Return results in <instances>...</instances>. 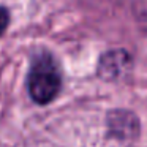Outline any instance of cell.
Instances as JSON below:
<instances>
[{"instance_id":"obj_1","label":"cell","mask_w":147,"mask_h":147,"mask_svg":"<svg viewBox=\"0 0 147 147\" xmlns=\"http://www.w3.org/2000/svg\"><path fill=\"white\" fill-rule=\"evenodd\" d=\"M62 89V73L49 54H40L32 62L27 74V92L36 105H49Z\"/></svg>"},{"instance_id":"obj_2","label":"cell","mask_w":147,"mask_h":147,"mask_svg":"<svg viewBox=\"0 0 147 147\" xmlns=\"http://www.w3.org/2000/svg\"><path fill=\"white\" fill-rule=\"evenodd\" d=\"M131 67V57L127 51L123 49H115V51H109L100 60V76L105 79L114 81L122 78Z\"/></svg>"},{"instance_id":"obj_3","label":"cell","mask_w":147,"mask_h":147,"mask_svg":"<svg viewBox=\"0 0 147 147\" xmlns=\"http://www.w3.org/2000/svg\"><path fill=\"white\" fill-rule=\"evenodd\" d=\"M8 24H10V13L5 7H0V36L5 33Z\"/></svg>"}]
</instances>
